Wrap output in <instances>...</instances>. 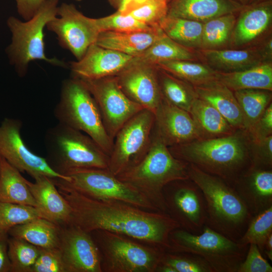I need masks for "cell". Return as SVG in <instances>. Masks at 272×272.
<instances>
[{"label": "cell", "mask_w": 272, "mask_h": 272, "mask_svg": "<svg viewBox=\"0 0 272 272\" xmlns=\"http://www.w3.org/2000/svg\"><path fill=\"white\" fill-rule=\"evenodd\" d=\"M60 226L38 218L10 229V237L23 239L43 248L58 247Z\"/></svg>", "instance_id": "obj_30"}, {"label": "cell", "mask_w": 272, "mask_h": 272, "mask_svg": "<svg viewBox=\"0 0 272 272\" xmlns=\"http://www.w3.org/2000/svg\"><path fill=\"white\" fill-rule=\"evenodd\" d=\"M263 253L269 260L272 261V234L269 236L266 241Z\"/></svg>", "instance_id": "obj_51"}, {"label": "cell", "mask_w": 272, "mask_h": 272, "mask_svg": "<svg viewBox=\"0 0 272 272\" xmlns=\"http://www.w3.org/2000/svg\"><path fill=\"white\" fill-rule=\"evenodd\" d=\"M192 50L173 41L162 32L147 50L133 57L132 61L157 64L170 60L196 61L197 57Z\"/></svg>", "instance_id": "obj_31"}, {"label": "cell", "mask_w": 272, "mask_h": 272, "mask_svg": "<svg viewBox=\"0 0 272 272\" xmlns=\"http://www.w3.org/2000/svg\"><path fill=\"white\" fill-rule=\"evenodd\" d=\"M38 218L41 216L35 207L0 201V233Z\"/></svg>", "instance_id": "obj_39"}, {"label": "cell", "mask_w": 272, "mask_h": 272, "mask_svg": "<svg viewBox=\"0 0 272 272\" xmlns=\"http://www.w3.org/2000/svg\"><path fill=\"white\" fill-rule=\"evenodd\" d=\"M217 80L233 92L244 89L272 91V64L264 62L232 73L218 72Z\"/></svg>", "instance_id": "obj_29"}, {"label": "cell", "mask_w": 272, "mask_h": 272, "mask_svg": "<svg viewBox=\"0 0 272 272\" xmlns=\"http://www.w3.org/2000/svg\"><path fill=\"white\" fill-rule=\"evenodd\" d=\"M166 1L168 2V3L171 0H166Z\"/></svg>", "instance_id": "obj_53"}, {"label": "cell", "mask_w": 272, "mask_h": 272, "mask_svg": "<svg viewBox=\"0 0 272 272\" xmlns=\"http://www.w3.org/2000/svg\"><path fill=\"white\" fill-rule=\"evenodd\" d=\"M148 0H108L117 11L128 15L143 5Z\"/></svg>", "instance_id": "obj_49"}, {"label": "cell", "mask_w": 272, "mask_h": 272, "mask_svg": "<svg viewBox=\"0 0 272 272\" xmlns=\"http://www.w3.org/2000/svg\"><path fill=\"white\" fill-rule=\"evenodd\" d=\"M169 243L168 251L198 255L214 272H237L249 245L234 241L207 225L197 234L177 228L170 233Z\"/></svg>", "instance_id": "obj_8"}, {"label": "cell", "mask_w": 272, "mask_h": 272, "mask_svg": "<svg viewBox=\"0 0 272 272\" xmlns=\"http://www.w3.org/2000/svg\"><path fill=\"white\" fill-rule=\"evenodd\" d=\"M64 175L63 181L80 193L100 200L125 202L144 210L158 212L142 194L128 184L120 180L108 168L72 169Z\"/></svg>", "instance_id": "obj_10"}, {"label": "cell", "mask_w": 272, "mask_h": 272, "mask_svg": "<svg viewBox=\"0 0 272 272\" xmlns=\"http://www.w3.org/2000/svg\"><path fill=\"white\" fill-rule=\"evenodd\" d=\"M32 272H67L59 248L40 247Z\"/></svg>", "instance_id": "obj_44"}, {"label": "cell", "mask_w": 272, "mask_h": 272, "mask_svg": "<svg viewBox=\"0 0 272 272\" xmlns=\"http://www.w3.org/2000/svg\"><path fill=\"white\" fill-rule=\"evenodd\" d=\"M46 0H15L19 15L27 21L37 12Z\"/></svg>", "instance_id": "obj_47"}, {"label": "cell", "mask_w": 272, "mask_h": 272, "mask_svg": "<svg viewBox=\"0 0 272 272\" xmlns=\"http://www.w3.org/2000/svg\"><path fill=\"white\" fill-rule=\"evenodd\" d=\"M239 12L231 39L236 47L249 44L268 29L272 21L271 0L243 6Z\"/></svg>", "instance_id": "obj_22"}, {"label": "cell", "mask_w": 272, "mask_h": 272, "mask_svg": "<svg viewBox=\"0 0 272 272\" xmlns=\"http://www.w3.org/2000/svg\"><path fill=\"white\" fill-rule=\"evenodd\" d=\"M243 119V131L247 133L271 103V91L261 89H244L233 92Z\"/></svg>", "instance_id": "obj_34"}, {"label": "cell", "mask_w": 272, "mask_h": 272, "mask_svg": "<svg viewBox=\"0 0 272 272\" xmlns=\"http://www.w3.org/2000/svg\"><path fill=\"white\" fill-rule=\"evenodd\" d=\"M271 234L272 206L252 217L237 242L245 245L254 244L262 254L266 241Z\"/></svg>", "instance_id": "obj_38"}, {"label": "cell", "mask_w": 272, "mask_h": 272, "mask_svg": "<svg viewBox=\"0 0 272 272\" xmlns=\"http://www.w3.org/2000/svg\"><path fill=\"white\" fill-rule=\"evenodd\" d=\"M245 133V132H244ZM250 141L265 138L272 133V104L268 106L260 117L248 133H245Z\"/></svg>", "instance_id": "obj_46"}, {"label": "cell", "mask_w": 272, "mask_h": 272, "mask_svg": "<svg viewBox=\"0 0 272 272\" xmlns=\"http://www.w3.org/2000/svg\"><path fill=\"white\" fill-rule=\"evenodd\" d=\"M59 1L46 0L35 14L25 22L15 17L8 18L7 25L12 37L7 51L19 76L24 77L29 63L35 60H44L62 67H69V64L57 58L47 57L44 51V28L57 16Z\"/></svg>", "instance_id": "obj_7"}, {"label": "cell", "mask_w": 272, "mask_h": 272, "mask_svg": "<svg viewBox=\"0 0 272 272\" xmlns=\"http://www.w3.org/2000/svg\"><path fill=\"white\" fill-rule=\"evenodd\" d=\"M9 239L8 232L0 233V272L11 271V264L8 254Z\"/></svg>", "instance_id": "obj_48"}, {"label": "cell", "mask_w": 272, "mask_h": 272, "mask_svg": "<svg viewBox=\"0 0 272 272\" xmlns=\"http://www.w3.org/2000/svg\"><path fill=\"white\" fill-rule=\"evenodd\" d=\"M94 19L100 32L142 31L150 30L156 27L148 26L129 14L123 15L117 11L109 16Z\"/></svg>", "instance_id": "obj_41"}, {"label": "cell", "mask_w": 272, "mask_h": 272, "mask_svg": "<svg viewBox=\"0 0 272 272\" xmlns=\"http://www.w3.org/2000/svg\"><path fill=\"white\" fill-rule=\"evenodd\" d=\"M188 163L172 154L153 130L145 156L116 176L142 194L158 212L167 213L163 189L172 181L188 179Z\"/></svg>", "instance_id": "obj_3"}, {"label": "cell", "mask_w": 272, "mask_h": 272, "mask_svg": "<svg viewBox=\"0 0 272 272\" xmlns=\"http://www.w3.org/2000/svg\"><path fill=\"white\" fill-rule=\"evenodd\" d=\"M80 80L95 99L105 128L113 141L121 127L144 108L124 94L115 76Z\"/></svg>", "instance_id": "obj_12"}, {"label": "cell", "mask_w": 272, "mask_h": 272, "mask_svg": "<svg viewBox=\"0 0 272 272\" xmlns=\"http://www.w3.org/2000/svg\"><path fill=\"white\" fill-rule=\"evenodd\" d=\"M198 54L208 65L219 73L241 71L264 62L261 46L241 49H199Z\"/></svg>", "instance_id": "obj_23"}, {"label": "cell", "mask_w": 272, "mask_h": 272, "mask_svg": "<svg viewBox=\"0 0 272 272\" xmlns=\"http://www.w3.org/2000/svg\"><path fill=\"white\" fill-rule=\"evenodd\" d=\"M167 11L168 2L166 0H148L129 14L148 26L156 27L167 16Z\"/></svg>", "instance_id": "obj_42"}, {"label": "cell", "mask_w": 272, "mask_h": 272, "mask_svg": "<svg viewBox=\"0 0 272 272\" xmlns=\"http://www.w3.org/2000/svg\"><path fill=\"white\" fill-rule=\"evenodd\" d=\"M52 180L71 207L70 224L87 232L105 230L168 250L170 233L180 228L167 213L118 201L93 199L76 191L62 179Z\"/></svg>", "instance_id": "obj_1"}, {"label": "cell", "mask_w": 272, "mask_h": 272, "mask_svg": "<svg viewBox=\"0 0 272 272\" xmlns=\"http://www.w3.org/2000/svg\"><path fill=\"white\" fill-rule=\"evenodd\" d=\"M133 58L95 43L80 59L70 62L69 67L72 77L97 79L116 76L131 63Z\"/></svg>", "instance_id": "obj_19"}, {"label": "cell", "mask_w": 272, "mask_h": 272, "mask_svg": "<svg viewBox=\"0 0 272 272\" xmlns=\"http://www.w3.org/2000/svg\"><path fill=\"white\" fill-rule=\"evenodd\" d=\"M157 75L163 98L189 112L197 98L193 86L158 66Z\"/></svg>", "instance_id": "obj_33"}, {"label": "cell", "mask_w": 272, "mask_h": 272, "mask_svg": "<svg viewBox=\"0 0 272 272\" xmlns=\"http://www.w3.org/2000/svg\"><path fill=\"white\" fill-rule=\"evenodd\" d=\"M40 250V247L23 239L9 236L8 254L11 264V272H32Z\"/></svg>", "instance_id": "obj_37"}, {"label": "cell", "mask_w": 272, "mask_h": 272, "mask_svg": "<svg viewBox=\"0 0 272 272\" xmlns=\"http://www.w3.org/2000/svg\"><path fill=\"white\" fill-rule=\"evenodd\" d=\"M261 50L267 62H270L272 56V39L269 38L261 46Z\"/></svg>", "instance_id": "obj_50"}, {"label": "cell", "mask_w": 272, "mask_h": 272, "mask_svg": "<svg viewBox=\"0 0 272 272\" xmlns=\"http://www.w3.org/2000/svg\"><path fill=\"white\" fill-rule=\"evenodd\" d=\"M155 65L193 87L217 80V72L207 64L196 61H164Z\"/></svg>", "instance_id": "obj_35"}, {"label": "cell", "mask_w": 272, "mask_h": 272, "mask_svg": "<svg viewBox=\"0 0 272 272\" xmlns=\"http://www.w3.org/2000/svg\"><path fill=\"white\" fill-rule=\"evenodd\" d=\"M160 263L172 267L175 272H214L210 265L198 255L187 252L166 251Z\"/></svg>", "instance_id": "obj_40"}, {"label": "cell", "mask_w": 272, "mask_h": 272, "mask_svg": "<svg viewBox=\"0 0 272 272\" xmlns=\"http://www.w3.org/2000/svg\"><path fill=\"white\" fill-rule=\"evenodd\" d=\"M188 175L203 194L208 216L206 225L237 242L253 216L234 188L222 178L189 163Z\"/></svg>", "instance_id": "obj_4"}, {"label": "cell", "mask_w": 272, "mask_h": 272, "mask_svg": "<svg viewBox=\"0 0 272 272\" xmlns=\"http://www.w3.org/2000/svg\"><path fill=\"white\" fill-rule=\"evenodd\" d=\"M54 115L58 123L89 136L109 156L113 141L105 128L95 99L80 79L71 77L62 81Z\"/></svg>", "instance_id": "obj_5"}, {"label": "cell", "mask_w": 272, "mask_h": 272, "mask_svg": "<svg viewBox=\"0 0 272 272\" xmlns=\"http://www.w3.org/2000/svg\"><path fill=\"white\" fill-rule=\"evenodd\" d=\"M90 234L100 254L102 271L156 272L166 251L105 230Z\"/></svg>", "instance_id": "obj_9"}, {"label": "cell", "mask_w": 272, "mask_h": 272, "mask_svg": "<svg viewBox=\"0 0 272 272\" xmlns=\"http://www.w3.org/2000/svg\"><path fill=\"white\" fill-rule=\"evenodd\" d=\"M115 76L120 88L131 100L155 112L162 99L156 65L132 61Z\"/></svg>", "instance_id": "obj_17"}, {"label": "cell", "mask_w": 272, "mask_h": 272, "mask_svg": "<svg viewBox=\"0 0 272 272\" xmlns=\"http://www.w3.org/2000/svg\"><path fill=\"white\" fill-rule=\"evenodd\" d=\"M26 180L18 169L0 156V201L36 208Z\"/></svg>", "instance_id": "obj_27"}, {"label": "cell", "mask_w": 272, "mask_h": 272, "mask_svg": "<svg viewBox=\"0 0 272 272\" xmlns=\"http://www.w3.org/2000/svg\"><path fill=\"white\" fill-rule=\"evenodd\" d=\"M236 132L168 148L175 158L219 177L233 186L251 166L249 139L243 131L241 133Z\"/></svg>", "instance_id": "obj_2"}, {"label": "cell", "mask_w": 272, "mask_h": 272, "mask_svg": "<svg viewBox=\"0 0 272 272\" xmlns=\"http://www.w3.org/2000/svg\"><path fill=\"white\" fill-rule=\"evenodd\" d=\"M162 32L159 26L148 31H103L99 33L95 43L134 57L147 50Z\"/></svg>", "instance_id": "obj_26"}, {"label": "cell", "mask_w": 272, "mask_h": 272, "mask_svg": "<svg viewBox=\"0 0 272 272\" xmlns=\"http://www.w3.org/2000/svg\"><path fill=\"white\" fill-rule=\"evenodd\" d=\"M58 248L67 272H102L100 254L90 233L71 224L61 226Z\"/></svg>", "instance_id": "obj_16"}, {"label": "cell", "mask_w": 272, "mask_h": 272, "mask_svg": "<svg viewBox=\"0 0 272 272\" xmlns=\"http://www.w3.org/2000/svg\"><path fill=\"white\" fill-rule=\"evenodd\" d=\"M189 113L196 124L201 139L226 137L237 131L216 108L198 98L193 102Z\"/></svg>", "instance_id": "obj_28"}, {"label": "cell", "mask_w": 272, "mask_h": 272, "mask_svg": "<svg viewBox=\"0 0 272 272\" xmlns=\"http://www.w3.org/2000/svg\"><path fill=\"white\" fill-rule=\"evenodd\" d=\"M34 179V183L27 180L26 182L41 218L60 226L70 224L71 207L59 192L52 178L40 175Z\"/></svg>", "instance_id": "obj_21"}, {"label": "cell", "mask_w": 272, "mask_h": 272, "mask_svg": "<svg viewBox=\"0 0 272 272\" xmlns=\"http://www.w3.org/2000/svg\"><path fill=\"white\" fill-rule=\"evenodd\" d=\"M197 98L216 108L236 130H243L242 113L233 92L218 80L193 87Z\"/></svg>", "instance_id": "obj_25"}, {"label": "cell", "mask_w": 272, "mask_h": 272, "mask_svg": "<svg viewBox=\"0 0 272 272\" xmlns=\"http://www.w3.org/2000/svg\"><path fill=\"white\" fill-rule=\"evenodd\" d=\"M154 114L153 130L168 147L201 139L190 113L171 104L163 97Z\"/></svg>", "instance_id": "obj_18"}, {"label": "cell", "mask_w": 272, "mask_h": 272, "mask_svg": "<svg viewBox=\"0 0 272 272\" xmlns=\"http://www.w3.org/2000/svg\"><path fill=\"white\" fill-rule=\"evenodd\" d=\"M203 23L166 16L159 23L163 33L178 44L190 49H200Z\"/></svg>", "instance_id": "obj_32"}, {"label": "cell", "mask_w": 272, "mask_h": 272, "mask_svg": "<svg viewBox=\"0 0 272 272\" xmlns=\"http://www.w3.org/2000/svg\"><path fill=\"white\" fill-rule=\"evenodd\" d=\"M45 146L47 162L62 175L72 169L108 168L109 156L91 138L61 123L47 129Z\"/></svg>", "instance_id": "obj_6"}, {"label": "cell", "mask_w": 272, "mask_h": 272, "mask_svg": "<svg viewBox=\"0 0 272 272\" xmlns=\"http://www.w3.org/2000/svg\"><path fill=\"white\" fill-rule=\"evenodd\" d=\"M22 122L6 118L0 125V156L21 173L26 172L33 179L44 175L65 181L69 177L54 171L46 159L31 151L21 135Z\"/></svg>", "instance_id": "obj_15"}, {"label": "cell", "mask_w": 272, "mask_h": 272, "mask_svg": "<svg viewBox=\"0 0 272 272\" xmlns=\"http://www.w3.org/2000/svg\"><path fill=\"white\" fill-rule=\"evenodd\" d=\"M252 216L272 206V170L250 166L232 186Z\"/></svg>", "instance_id": "obj_20"}, {"label": "cell", "mask_w": 272, "mask_h": 272, "mask_svg": "<svg viewBox=\"0 0 272 272\" xmlns=\"http://www.w3.org/2000/svg\"><path fill=\"white\" fill-rule=\"evenodd\" d=\"M243 6H247L262 0H234Z\"/></svg>", "instance_id": "obj_52"}, {"label": "cell", "mask_w": 272, "mask_h": 272, "mask_svg": "<svg viewBox=\"0 0 272 272\" xmlns=\"http://www.w3.org/2000/svg\"><path fill=\"white\" fill-rule=\"evenodd\" d=\"M57 16L46 25L54 33L59 45L80 59L88 48L95 43L100 33L95 19L88 17L72 4L58 6Z\"/></svg>", "instance_id": "obj_14"}, {"label": "cell", "mask_w": 272, "mask_h": 272, "mask_svg": "<svg viewBox=\"0 0 272 272\" xmlns=\"http://www.w3.org/2000/svg\"><path fill=\"white\" fill-rule=\"evenodd\" d=\"M249 141L251 166L262 169L271 170L272 135L257 141Z\"/></svg>", "instance_id": "obj_43"}, {"label": "cell", "mask_w": 272, "mask_h": 272, "mask_svg": "<svg viewBox=\"0 0 272 272\" xmlns=\"http://www.w3.org/2000/svg\"><path fill=\"white\" fill-rule=\"evenodd\" d=\"M272 267L262 256L258 247L250 244L244 260L237 272H271Z\"/></svg>", "instance_id": "obj_45"}, {"label": "cell", "mask_w": 272, "mask_h": 272, "mask_svg": "<svg viewBox=\"0 0 272 272\" xmlns=\"http://www.w3.org/2000/svg\"><path fill=\"white\" fill-rule=\"evenodd\" d=\"M167 213L181 228L192 234L200 233L206 225L205 199L199 187L189 178L172 181L163 189Z\"/></svg>", "instance_id": "obj_13"}, {"label": "cell", "mask_w": 272, "mask_h": 272, "mask_svg": "<svg viewBox=\"0 0 272 272\" xmlns=\"http://www.w3.org/2000/svg\"><path fill=\"white\" fill-rule=\"evenodd\" d=\"M236 13L222 15L203 23L200 49H216L231 42L237 19Z\"/></svg>", "instance_id": "obj_36"}, {"label": "cell", "mask_w": 272, "mask_h": 272, "mask_svg": "<svg viewBox=\"0 0 272 272\" xmlns=\"http://www.w3.org/2000/svg\"><path fill=\"white\" fill-rule=\"evenodd\" d=\"M243 6L234 0H171L167 16L201 23L226 14L237 13Z\"/></svg>", "instance_id": "obj_24"}, {"label": "cell", "mask_w": 272, "mask_h": 272, "mask_svg": "<svg viewBox=\"0 0 272 272\" xmlns=\"http://www.w3.org/2000/svg\"><path fill=\"white\" fill-rule=\"evenodd\" d=\"M154 114L143 109L118 131L109 156L108 169L117 176L145 156L152 140Z\"/></svg>", "instance_id": "obj_11"}]
</instances>
